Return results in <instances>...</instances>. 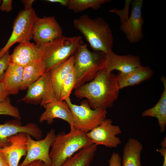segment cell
<instances>
[{"mask_svg":"<svg viewBox=\"0 0 166 166\" xmlns=\"http://www.w3.org/2000/svg\"><path fill=\"white\" fill-rule=\"evenodd\" d=\"M120 90L117 75L104 69L92 80L76 89L74 95L78 98H86L93 109L106 110L118 98Z\"/></svg>","mask_w":166,"mask_h":166,"instance_id":"6da1fadb","label":"cell"},{"mask_svg":"<svg viewBox=\"0 0 166 166\" xmlns=\"http://www.w3.org/2000/svg\"><path fill=\"white\" fill-rule=\"evenodd\" d=\"M73 25L83 35L94 52L106 53L112 49L113 34L109 23L103 18H92L83 15L74 20Z\"/></svg>","mask_w":166,"mask_h":166,"instance_id":"7a4b0ae2","label":"cell"},{"mask_svg":"<svg viewBox=\"0 0 166 166\" xmlns=\"http://www.w3.org/2000/svg\"><path fill=\"white\" fill-rule=\"evenodd\" d=\"M70 128L68 133L62 132L56 135L49 153L51 166H61L76 152L93 144L86 133L73 126Z\"/></svg>","mask_w":166,"mask_h":166,"instance_id":"3957f363","label":"cell"},{"mask_svg":"<svg viewBox=\"0 0 166 166\" xmlns=\"http://www.w3.org/2000/svg\"><path fill=\"white\" fill-rule=\"evenodd\" d=\"M106 53L90 51L86 44L81 45L74 55L76 89L92 80L99 72L105 68Z\"/></svg>","mask_w":166,"mask_h":166,"instance_id":"277c9868","label":"cell"},{"mask_svg":"<svg viewBox=\"0 0 166 166\" xmlns=\"http://www.w3.org/2000/svg\"><path fill=\"white\" fill-rule=\"evenodd\" d=\"M82 38L80 36L68 37L62 35L45 44L42 60L45 64V72L49 71L74 55L83 44Z\"/></svg>","mask_w":166,"mask_h":166,"instance_id":"5b68a950","label":"cell"},{"mask_svg":"<svg viewBox=\"0 0 166 166\" xmlns=\"http://www.w3.org/2000/svg\"><path fill=\"white\" fill-rule=\"evenodd\" d=\"M65 101L72 114L73 127L76 129L86 133L98 126L106 119V110L93 109L88 102L83 101L80 105L73 104L70 98Z\"/></svg>","mask_w":166,"mask_h":166,"instance_id":"8992f818","label":"cell"},{"mask_svg":"<svg viewBox=\"0 0 166 166\" xmlns=\"http://www.w3.org/2000/svg\"><path fill=\"white\" fill-rule=\"evenodd\" d=\"M37 17L34 9L24 10L18 14L13 23L11 35L5 45L0 50V58L13 45L30 41L32 38V29Z\"/></svg>","mask_w":166,"mask_h":166,"instance_id":"52a82bcc","label":"cell"},{"mask_svg":"<svg viewBox=\"0 0 166 166\" xmlns=\"http://www.w3.org/2000/svg\"><path fill=\"white\" fill-rule=\"evenodd\" d=\"M25 96L18 101L34 105L46 104L57 100L52 83L49 71L45 72L37 81L27 89Z\"/></svg>","mask_w":166,"mask_h":166,"instance_id":"ba28073f","label":"cell"},{"mask_svg":"<svg viewBox=\"0 0 166 166\" xmlns=\"http://www.w3.org/2000/svg\"><path fill=\"white\" fill-rule=\"evenodd\" d=\"M55 130L52 128L43 139L35 140L27 134V151L26 157L19 166H25L32 161L39 160L48 166H51V160L49 157V150L55 136Z\"/></svg>","mask_w":166,"mask_h":166,"instance_id":"9c48e42d","label":"cell"},{"mask_svg":"<svg viewBox=\"0 0 166 166\" xmlns=\"http://www.w3.org/2000/svg\"><path fill=\"white\" fill-rule=\"evenodd\" d=\"M110 119H105L97 126L86 133L93 144L109 148H116L121 144L120 138L117 136L122 133L119 126L113 125Z\"/></svg>","mask_w":166,"mask_h":166,"instance_id":"30bf717a","label":"cell"},{"mask_svg":"<svg viewBox=\"0 0 166 166\" xmlns=\"http://www.w3.org/2000/svg\"><path fill=\"white\" fill-rule=\"evenodd\" d=\"M32 38L38 45L49 43L62 35V29L55 17H37L33 24Z\"/></svg>","mask_w":166,"mask_h":166,"instance_id":"8fae6325","label":"cell"},{"mask_svg":"<svg viewBox=\"0 0 166 166\" xmlns=\"http://www.w3.org/2000/svg\"><path fill=\"white\" fill-rule=\"evenodd\" d=\"M143 2V0L132 1L130 16L120 26V30L131 44L138 42L143 38L142 28L144 20L142 16Z\"/></svg>","mask_w":166,"mask_h":166,"instance_id":"7c38bea8","label":"cell"},{"mask_svg":"<svg viewBox=\"0 0 166 166\" xmlns=\"http://www.w3.org/2000/svg\"><path fill=\"white\" fill-rule=\"evenodd\" d=\"M45 44L38 45L26 41L16 46L10 55L9 64L25 67L35 62L42 60L45 49Z\"/></svg>","mask_w":166,"mask_h":166,"instance_id":"4fadbf2b","label":"cell"},{"mask_svg":"<svg viewBox=\"0 0 166 166\" xmlns=\"http://www.w3.org/2000/svg\"><path fill=\"white\" fill-rule=\"evenodd\" d=\"M21 132L29 134L37 140H41L43 136L42 130L37 124L33 122L22 125L19 120L18 119L4 124H0V148L10 144L9 137Z\"/></svg>","mask_w":166,"mask_h":166,"instance_id":"5bb4252c","label":"cell"},{"mask_svg":"<svg viewBox=\"0 0 166 166\" xmlns=\"http://www.w3.org/2000/svg\"><path fill=\"white\" fill-rule=\"evenodd\" d=\"M141 65L138 56L131 54L119 55L112 49L106 53L105 69L108 72H111L116 70L122 73H127Z\"/></svg>","mask_w":166,"mask_h":166,"instance_id":"9a60e30c","label":"cell"},{"mask_svg":"<svg viewBox=\"0 0 166 166\" xmlns=\"http://www.w3.org/2000/svg\"><path fill=\"white\" fill-rule=\"evenodd\" d=\"M8 140L10 144L0 148V151L3 154L9 166H18L20 159L26 154L27 134L18 133L10 136Z\"/></svg>","mask_w":166,"mask_h":166,"instance_id":"2e32d148","label":"cell"},{"mask_svg":"<svg viewBox=\"0 0 166 166\" xmlns=\"http://www.w3.org/2000/svg\"><path fill=\"white\" fill-rule=\"evenodd\" d=\"M45 111L42 113L39 121L41 123L46 121L51 125L55 118H59L66 121L70 127L73 126V120L71 110L65 101L55 100L43 106Z\"/></svg>","mask_w":166,"mask_h":166,"instance_id":"e0dca14e","label":"cell"},{"mask_svg":"<svg viewBox=\"0 0 166 166\" xmlns=\"http://www.w3.org/2000/svg\"><path fill=\"white\" fill-rule=\"evenodd\" d=\"M153 73L148 66L142 65L127 73L119 72L117 77L119 89L138 85L150 78Z\"/></svg>","mask_w":166,"mask_h":166,"instance_id":"ac0fdd59","label":"cell"},{"mask_svg":"<svg viewBox=\"0 0 166 166\" xmlns=\"http://www.w3.org/2000/svg\"><path fill=\"white\" fill-rule=\"evenodd\" d=\"M74 55L53 68L49 71L53 88L57 100L59 101L62 85L74 68Z\"/></svg>","mask_w":166,"mask_h":166,"instance_id":"d6986e66","label":"cell"},{"mask_svg":"<svg viewBox=\"0 0 166 166\" xmlns=\"http://www.w3.org/2000/svg\"><path fill=\"white\" fill-rule=\"evenodd\" d=\"M24 67L9 64L2 82L3 89L9 95L18 93L22 82Z\"/></svg>","mask_w":166,"mask_h":166,"instance_id":"ffe728a7","label":"cell"},{"mask_svg":"<svg viewBox=\"0 0 166 166\" xmlns=\"http://www.w3.org/2000/svg\"><path fill=\"white\" fill-rule=\"evenodd\" d=\"M143 148L139 141L130 138L123 149L121 166H142L141 155Z\"/></svg>","mask_w":166,"mask_h":166,"instance_id":"44dd1931","label":"cell"},{"mask_svg":"<svg viewBox=\"0 0 166 166\" xmlns=\"http://www.w3.org/2000/svg\"><path fill=\"white\" fill-rule=\"evenodd\" d=\"M160 79L164 85V89L160 98L154 106L143 111L141 115L143 117L156 118L160 131L163 133L166 126V78L162 76Z\"/></svg>","mask_w":166,"mask_h":166,"instance_id":"7402d4cb","label":"cell"},{"mask_svg":"<svg viewBox=\"0 0 166 166\" xmlns=\"http://www.w3.org/2000/svg\"><path fill=\"white\" fill-rule=\"evenodd\" d=\"M45 72V65L42 60L24 67L20 90H24L27 89Z\"/></svg>","mask_w":166,"mask_h":166,"instance_id":"603a6c76","label":"cell"},{"mask_svg":"<svg viewBox=\"0 0 166 166\" xmlns=\"http://www.w3.org/2000/svg\"><path fill=\"white\" fill-rule=\"evenodd\" d=\"M97 146L93 144L80 150L68 159L61 166H89L95 156Z\"/></svg>","mask_w":166,"mask_h":166,"instance_id":"cb8c5ba5","label":"cell"},{"mask_svg":"<svg viewBox=\"0 0 166 166\" xmlns=\"http://www.w3.org/2000/svg\"><path fill=\"white\" fill-rule=\"evenodd\" d=\"M111 1L109 0H69L68 10L78 13L89 8L97 10L102 5Z\"/></svg>","mask_w":166,"mask_h":166,"instance_id":"d4e9b609","label":"cell"},{"mask_svg":"<svg viewBox=\"0 0 166 166\" xmlns=\"http://www.w3.org/2000/svg\"><path fill=\"white\" fill-rule=\"evenodd\" d=\"M76 81V73L73 68L68 74L62 85L59 101H65L67 99L70 98L71 92L74 88Z\"/></svg>","mask_w":166,"mask_h":166,"instance_id":"484cf974","label":"cell"},{"mask_svg":"<svg viewBox=\"0 0 166 166\" xmlns=\"http://www.w3.org/2000/svg\"><path fill=\"white\" fill-rule=\"evenodd\" d=\"M10 116L20 120L21 119L18 108L13 105L8 97L6 100L0 101V115Z\"/></svg>","mask_w":166,"mask_h":166,"instance_id":"4316f807","label":"cell"},{"mask_svg":"<svg viewBox=\"0 0 166 166\" xmlns=\"http://www.w3.org/2000/svg\"><path fill=\"white\" fill-rule=\"evenodd\" d=\"M132 0H125V6L123 9L119 10L116 8H113L109 10L111 13H116L118 15L120 18L121 24L124 22L129 18L128 12L130 5Z\"/></svg>","mask_w":166,"mask_h":166,"instance_id":"83f0119b","label":"cell"},{"mask_svg":"<svg viewBox=\"0 0 166 166\" xmlns=\"http://www.w3.org/2000/svg\"><path fill=\"white\" fill-rule=\"evenodd\" d=\"M9 50L0 58V82H2L5 72L9 64Z\"/></svg>","mask_w":166,"mask_h":166,"instance_id":"f1b7e54d","label":"cell"},{"mask_svg":"<svg viewBox=\"0 0 166 166\" xmlns=\"http://www.w3.org/2000/svg\"><path fill=\"white\" fill-rule=\"evenodd\" d=\"M121 159L119 153H113L109 160V166H121Z\"/></svg>","mask_w":166,"mask_h":166,"instance_id":"f546056e","label":"cell"},{"mask_svg":"<svg viewBox=\"0 0 166 166\" xmlns=\"http://www.w3.org/2000/svg\"><path fill=\"white\" fill-rule=\"evenodd\" d=\"M12 9V0H3L0 6V10L2 11L9 12Z\"/></svg>","mask_w":166,"mask_h":166,"instance_id":"4dcf8cb0","label":"cell"},{"mask_svg":"<svg viewBox=\"0 0 166 166\" xmlns=\"http://www.w3.org/2000/svg\"><path fill=\"white\" fill-rule=\"evenodd\" d=\"M9 94L3 88L2 82H0V101L6 100L8 97Z\"/></svg>","mask_w":166,"mask_h":166,"instance_id":"1f68e13d","label":"cell"},{"mask_svg":"<svg viewBox=\"0 0 166 166\" xmlns=\"http://www.w3.org/2000/svg\"><path fill=\"white\" fill-rule=\"evenodd\" d=\"M156 151L160 153L163 157V163L162 166H166V147H161L156 149Z\"/></svg>","mask_w":166,"mask_h":166,"instance_id":"d6a6232c","label":"cell"},{"mask_svg":"<svg viewBox=\"0 0 166 166\" xmlns=\"http://www.w3.org/2000/svg\"><path fill=\"white\" fill-rule=\"evenodd\" d=\"M34 0H24L21 2L23 3L24 6L25 10H28L32 8V6Z\"/></svg>","mask_w":166,"mask_h":166,"instance_id":"836d02e7","label":"cell"},{"mask_svg":"<svg viewBox=\"0 0 166 166\" xmlns=\"http://www.w3.org/2000/svg\"><path fill=\"white\" fill-rule=\"evenodd\" d=\"M25 166H48L42 161L37 160H35L28 164Z\"/></svg>","mask_w":166,"mask_h":166,"instance_id":"e575fe53","label":"cell"},{"mask_svg":"<svg viewBox=\"0 0 166 166\" xmlns=\"http://www.w3.org/2000/svg\"><path fill=\"white\" fill-rule=\"evenodd\" d=\"M46 1L52 3H59L61 6L66 7H67L69 3V0H47Z\"/></svg>","mask_w":166,"mask_h":166,"instance_id":"d590c367","label":"cell"},{"mask_svg":"<svg viewBox=\"0 0 166 166\" xmlns=\"http://www.w3.org/2000/svg\"><path fill=\"white\" fill-rule=\"evenodd\" d=\"M0 166H9L3 153L0 151Z\"/></svg>","mask_w":166,"mask_h":166,"instance_id":"8d00e7d4","label":"cell"},{"mask_svg":"<svg viewBox=\"0 0 166 166\" xmlns=\"http://www.w3.org/2000/svg\"><path fill=\"white\" fill-rule=\"evenodd\" d=\"M161 147H166V138L164 137L161 143Z\"/></svg>","mask_w":166,"mask_h":166,"instance_id":"74e56055","label":"cell"},{"mask_svg":"<svg viewBox=\"0 0 166 166\" xmlns=\"http://www.w3.org/2000/svg\"><path fill=\"white\" fill-rule=\"evenodd\" d=\"M2 2V0H0V6Z\"/></svg>","mask_w":166,"mask_h":166,"instance_id":"f35d334b","label":"cell"}]
</instances>
